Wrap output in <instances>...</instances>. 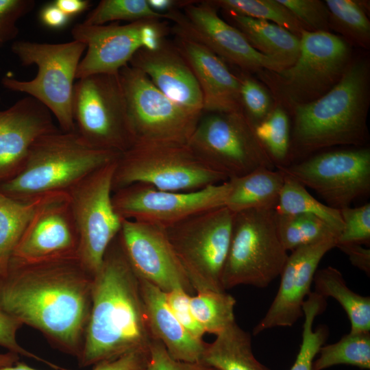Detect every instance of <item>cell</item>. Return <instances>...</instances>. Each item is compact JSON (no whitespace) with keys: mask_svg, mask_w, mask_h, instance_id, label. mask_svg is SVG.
I'll return each mask as SVG.
<instances>
[{"mask_svg":"<svg viewBox=\"0 0 370 370\" xmlns=\"http://www.w3.org/2000/svg\"><path fill=\"white\" fill-rule=\"evenodd\" d=\"M53 3L71 18L88 9L90 1L88 0H56Z\"/></svg>","mask_w":370,"mask_h":370,"instance_id":"681fc988","label":"cell"},{"mask_svg":"<svg viewBox=\"0 0 370 370\" xmlns=\"http://www.w3.org/2000/svg\"><path fill=\"white\" fill-rule=\"evenodd\" d=\"M20 356L10 352L0 353V367L11 366L19 361Z\"/></svg>","mask_w":370,"mask_h":370,"instance_id":"816d5d0a","label":"cell"},{"mask_svg":"<svg viewBox=\"0 0 370 370\" xmlns=\"http://www.w3.org/2000/svg\"><path fill=\"white\" fill-rule=\"evenodd\" d=\"M352 47L332 32L304 30L299 56L292 65L257 74L275 103L290 112L320 98L338 84L353 59Z\"/></svg>","mask_w":370,"mask_h":370,"instance_id":"5b68a950","label":"cell"},{"mask_svg":"<svg viewBox=\"0 0 370 370\" xmlns=\"http://www.w3.org/2000/svg\"><path fill=\"white\" fill-rule=\"evenodd\" d=\"M93 280L78 258L36 262L12 258L0 275V311L78 359L90 314Z\"/></svg>","mask_w":370,"mask_h":370,"instance_id":"6da1fadb","label":"cell"},{"mask_svg":"<svg viewBox=\"0 0 370 370\" xmlns=\"http://www.w3.org/2000/svg\"><path fill=\"white\" fill-rule=\"evenodd\" d=\"M153 338L139 279L118 234L94 275L90 314L78 365L82 368L93 366L132 351L149 349Z\"/></svg>","mask_w":370,"mask_h":370,"instance_id":"7a4b0ae2","label":"cell"},{"mask_svg":"<svg viewBox=\"0 0 370 370\" xmlns=\"http://www.w3.org/2000/svg\"><path fill=\"white\" fill-rule=\"evenodd\" d=\"M275 223L279 238L287 251L329 238L337 239L339 236L325 221L308 214L275 212Z\"/></svg>","mask_w":370,"mask_h":370,"instance_id":"1f68e13d","label":"cell"},{"mask_svg":"<svg viewBox=\"0 0 370 370\" xmlns=\"http://www.w3.org/2000/svg\"><path fill=\"white\" fill-rule=\"evenodd\" d=\"M167 27L160 19L140 20L126 25L77 23L73 40L86 47L76 73L79 79L95 74L118 75L140 49L153 50L166 39Z\"/></svg>","mask_w":370,"mask_h":370,"instance_id":"5bb4252c","label":"cell"},{"mask_svg":"<svg viewBox=\"0 0 370 370\" xmlns=\"http://www.w3.org/2000/svg\"><path fill=\"white\" fill-rule=\"evenodd\" d=\"M119 237L127 260L138 278L164 293L181 288L195 293L165 230L132 220H122Z\"/></svg>","mask_w":370,"mask_h":370,"instance_id":"ac0fdd59","label":"cell"},{"mask_svg":"<svg viewBox=\"0 0 370 370\" xmlns=\"http://www.w3.org/2000/svg\"><path fill=\"white\" fill-rule=\"evenodd\" d=\"M274 210L278 214L314 215L325 221L339 234L343 228L340 210L320 202L304 186L286 175Z\"/></svg>","mask_w":370,"mask_h":370,"instance_id":"4dcf8cb0","label":"cell"},{"mask_svg":"<svg viewBox=\"0 0 370 370\" xmlns=\"http://www.w3.org/2000/svg\"><path fill=\"white\" fill-rule=\"evenodd\" d=\"M236 299L225 291L204 290L191 296L192 312L205 332L218 334L234 323Z\"/></svg>","mask_w":370,"mask_h":370,"instance_id":"836d02e7","label":"cell"},{"mask_svg":"<svg viewBox=\"0 0 370 370\" xmlns=\"http://www.w3.org/2000/svg\"><path fill=\"white\" fill-rule=\"evenodd\" d=\"M336 247L345 253L350 262L356 268L364 271L367 275L370 273V249L360 244L343 243L337 244Z\"/></svg>","mask_w":370,"mask_h":370,"instance_id":"7dc6e473","label":"cell"},{"mask_svg":"<svg viewBox=\"0 0 370 370\" xmlns=\"http://www.w3.org/2000/svg\"><path fill=\"white\" fill-rule=\"evenodd\" d=\"M149 357L147 370H213L200 362H189L173 359L162 343L153 338L149 346Z\"/></svg>","mask_w":370,"mask_h":370,"instance_id":"f6af8a7d","label":"cell"},{"mask_svg":"<svg viewBox=\"0 0 370 370\" xmlns=\"http://www.w3.org/2000/svg\"><path fill=\"white\" fill-rule=\"evenodd\" d=\"M312 370H323L337 365L370 369V332H349L338 341L322 345Z\"/></svg>","mask_w":370,"mask_h":370,"instance_id":"d6a6232c","label":"cell"},{"mask_svg":"<svg viewBox=\"0 0 370 370\" xmlns=\"http://www.w3.org/2000/svg\"><path fill=\"white\" fill-rule=\"evenodd\" d=\"M145 19H165V14L154 12L147 0H101L86 16L84 23L105 25L109 22Z\"/></svg>","mask_w":370,"mask_h":370,"instance_id":"74e56055","label":"cell"},{"mask_svg":"<svg viewBox=\"0 0 370 370\" xmlns=\"http://www.w3.org/2000/svg\"><path fill=\"white\" fill-rule=\"evenodd\" d=\"M188 145L228 180L275 166L242 111L204 112Z\"/></svg>","mask_w":370,"mask_h":370,"instance_id":"8fae6325","label":"cell"},{"mask_svg":"<svg viewBox=\"0 0 370 370\" xmlns=\"http://www.w3.org/2000/svg\"><path fill=\"white\" fill-rule=\"evenodd\" d=\"M277 168L338 210L370 192V149L367 147L322 152Z\"/></svg>","mask_w":370,"mask_h":370,"instance_id":"2e32d148","label":"cell"},{"mask_svg":"<svg viewBox=\"0 0 370 370\" xmlns=\"http://www.w3.org/2000/svg\"><path fill=\"white\" fill-rule=\"evenodd\" d=\"M313 282L314 293L336 299L349 319L352 333L370 332V297L352 291L340 271L328 266L317 269Z\"/></svg>","mask_w":370,"mask_h":370,"instance_id":"83f0119b","label":"cell"},{"mask_svg":"<svg viewBox=\"0 0 370 370\" xmlns=\"http://www.w3.org/2000/svg\"><path fill=\"white\" fill-rule=\"evenodd\" d=\"M228 180L190 192H173L135 183L112 193L114 208L122 219L168 227L199 212L225 206Z\"/></svg>","mask_w":370,"mask_h":370,"instance_id":"e0dca14e","label":"cell"},{"mask_svg":"<svg viewBox=\"0 0 370 370\" xmlns=\"http://www.w3.org/2000/svg\"><path fill=\"white\" fill-rule=\"evenodd\" d=\"M72 115L75 131L92 149L121 154L134 144L119 74H95L77 79Z\"/></svg>","mask_w":370,"mask_h":370,"instance_id":"30bf717a","label":"cell"},{"mask_svg":"<svg viewBox=\"0 0 370 370\" xmlns=\"http://www.w3.org/2000/svg\"><path fill=\"white\" fill-rule=\"evenodd\" d=\"M35 5L34 0H0V43L16 36V22L31 12Z\"/></svg>","mask_w":370,"mask_h":370,"instance_id":"7bdbcfd3","label":"cell"},{"mask_svg":"<svg viewBox=\"0 0 370 370\" xmlns=\"http://www.w3.org/2000/svg\"><path fill=\"white\" fill-rule=\"evenodd\" d=\"M370 64L353 58L342 78L330 91L294 107L291 153L307 154L334 146L363 145L367 140Z\"/></svg>","mask_w":370,"mask_h":370,"instance_id":"3957f363","label":"cell"},{"mask_svg":"<svg viewBox=\"0 0 370 370\" xmlns=\"http://www.w3.org/2000/svg\"><path fill=\"white\" fill-rule=\"evenodd\" d=\"M40 23L45 27L53 29L64 28L71 20L54 3H51L44 5L39 12Z\"/></svg>","mask_w":370,"mask_h":370,"instance_id":"c3c4849f","label":"cell"},{"mask_svg":"<svg viewBox=\"0 0 370 370\" xmlns=\"http://www.w3.org/2000/svg\"><path fill=\"white\" fill-rule=\"evenodd\" d=\"M22 326L21 323L0 311V346L8 352L43 362L55 370L63 369V367L46 360L20 345L17 341L16 334Z\"/></svg>","mask_w":370,"mask_h":370,"instance_id":"ee69618b","label":"cell"},{"mask_svg":"<svg viewBox=\"0 0 370 370\" xmlns=\"http://www.w3.org/2000/svg\"><path fill=\"white\" fill-rule=\"evenodd\" d=\"M224 12L267 21L277 24L300 38L306 30L292 12L278 0H215L212 1Z\"/></svg>","mask_w":370,"mask_h":370,"instance_id":"d590c367","label":"cell"},{"mask_svg":"<svg viewBox=\"0 0 370 370\" xmlns=\"http://www.w3.org/2000/svg\"><path fill=\"white\" fill-rule=\"evenodd\" d=\"M255 134L275 166H283L291 156V136L287 110L275 103L269 115L254 127Z\"/></svg>","mask_w":370,"mask_h":370,"instance_id":"e575fe53","label":"cell"},{"mask_svg":"<svg viewBox=\"0 0 370 370\" xmlns=\"http://www.w3.org/2000/svg\"><path fill=\"white\" fill-rule=\"evenodd\" d=\"M285 175L279 169L260 167L229 179L231 189L225 206L233 212L251 209H275Z\"/></svg>","mask_w":370,"mask_h":370,"instance_id":"484cf974","label":"cell"},{"mask_svg":"<svg viewBox=\"0 0 370 370\" xmlns=\"http://www.w3.org/2000/svg\"><path fill=\"white\" fill-rule=\"evenodd\" d=\"M199 362L217 370H271L255 358L250 334L236 321L207 343Z\"/></svg>","mask_w":370,"mask_h":370,"instance_id":"4316f807","label":"cell"},{"mask_svg":"<svg viewBox=\"0 0 370 370\" xmlns=\"http://www.w3.org/2000/svg\"><path fill=\"white\" fill-rule=\"evenodd\" d=\"M343 228L337 244H369L370 242V204L359 207L350 206L340 210ZM336 244V245H337Z\"/></svg>","mask_w":370,"mask_h":370,"instance_id":"ab89813d","label":"cell"},{"mask_svg":"<svg viewBox=\"0 0 370 370\" xmlns=\"http://www.w3.org/2000/svg\"><path fill=\"white\" fill-rule=\"evenodd\" d=\"M149 349L126 353L116 358L100 362L92 370H147Z\"/></svg>","mask_w":370,"mask_h":370,"instance_id":"bcb514c9","label":"cell"},{"mask_svg":"<svg viewBox=\"0 0 370 370\" xmlns=\"http://www.w3.org/2000/svg\"><path fill=\"white\" fill-rule=\"evenodd\" d=\"M228 180L188 144L134 145L119 155L112 193L135 183L173 192H190Z\"/></svg>","mask_w":370,"mask_h":370,"instance_id":"8992f818","label":"cell"},{"mask_svg":"<svg viewBox=\"0 0 370 370\" xmlns=\"http://www.w3.org/2000/svg\"><path fill=\"white\" fill-rule=\"evenodd\" d=\"M326 305V299L314 292H312L304 302L301 343L290 370H312L314 359L329 335L325 325L313 328L315 318L325 310Z\"/></svg>","mask_w":370,"mask_h":370,"instance_id":"8d00e7d4","label":"cell"},{"mask_svg":"<svg viewBox=\"0 0 370 370\" xmlns=\"http://www.w3.org/2000/svg\"><path fill=\"white\" fill-rule=\"evenodd\" d=\"M213 370H217V369H213Z\"/></svg>","mask_w":370,"mask_h":370,"instance_id":"db71d44e","label":"cell"},{"mask_svg":"<svg viewBox=\"0 0 370 370\" xmlns=\"http://www.w3.org/2000/svg\"><path fill=\"white\" fill-rule=\"evenodd\" d=\"M227 22L238 29L251 46L278 63L282 69L292 65L300 50V38L273 23L225 12Z\"/></svg>","mask_w":370,"mask_h":370,"instance_id":"d4e9b609","label":"cell"},{"mask_svg":"<svg viewBox=\"0 0 370 370\" xmlns=\"http://www.w3.org/2000/svg\"><path fill=\"white\" fill-rule=\"evenodd\" d=\"M288 256L278 234L273 209L236 212L222 273L223 288H265L280 275Z\"/></svg>","mask_w":370,"mask_h":370,"instance_id":"ba28073f","label":"cell"},{"mask_svg":"<svg viewBox=\"0 0 370 370\" xmlns=\"http://www.w3.org/2000/svg\"><path fill=\"white\" fill-rule=\"evenodd\" d=\"M236 75L241 110L254 127L269 115L275 101L268 89L249 73L241 71Z\"/></svg>","mask_w":370,"mask_h":370,"instance_id":"f35d334b","label":"cell"},{"mask_svg":"<svg viewBox=\"0 0 370 370\" xmlns=\"http://www.w3.org/2000/svg\"><path fill=\"white\" fill-rule=\"evenodd\" d=\"M330 12V31L338 32L351 46L370 47V21L367 5L354 0L324 1Z\"/></svg>","mask_w":370,"mask_h":370,"instance_id":"f546056e","label":"cell"},{"mask_svg":"<svg viewBox=\"0 0 370 370\" xmlns=\"http://www.w3.org/2000/svg\"><path fill=\"white\" fill-rule=\"evenodd\" d=\"M175 45L197 79L203 96L204 112L242 111L238 77L221 58L184 37L177 36Z\"/></svg>","mask_w":370,"mask_h":370,"instance_id":"603a6c76","label":"cell"},{"mask_svg":"<svg viewBox=\"0 0 370 370\" xmlns=\"http://www.w3.org/2000/svg\"><path fill=\"white\" fill-rule=\"evenodd\" d=\"M58 129L49 110L30 96L0 110V183L20 172L40 136Z\"/></svg>","mask_w":370,"mask_h":370,"instance_id":"44dd1931","label":"cell"},{"mask_svg":"<svg viewBox=\"0 0 370 370\" xmlns=\"http://www.w3.org/2000/svg\"><path fill=\"white\" fill-rule=\"evenodd\" d=\"M79 247L68 193H55L48 197L29 221L12 258L36 262L78 258Z\"/></svg>","mask_w":370,"mask_h":370,"instance_id":"d6986e66","label":"cell"},{"mask_svg":"<svg viewBox=\"0 0 370 370\" xmlns=\"http://www.w3.org/2000/svg\"><path fill=\"white\" fill-rule=\"evenodd\" d=\"M217 10L212 1H185L180 8L164 14L165 19L173 23L176 36L204 45L241 71L258 73L283 69L254 49L238 29L219 16Z\"/></svg>","mask_w":370,"mask_h":370,"instance_id":"9a60e30c","label":"cell"},{"mask_svg":"<svg viewBox=\"0 0 370 370\" xmlns=\"http://www.w3.org/2000/svg\"><path fill=\"white\" fill-rule=\"evenodd\" d=\"M336 244V238H329L291 251L280 274L276 295L264 316L254 328V335L274 328L291 327L304 317L303 304L312 293L318 266Z\"/></svg>","mask_w":370,"mask_h":370,"instance_id":"ffe728a7","label":"cell"},{"mask_svg":"<svg viewBox=\"0 0 370 370\" xmlns=\"http://www.w3.org/2000/svg\"><path fill=\"white\" fill-rule=\"evenodd\" d=\"M184 2L175 0H147L149 7L154 12L163 14L180 8Z\"/></svg>","mask_w":370,"mask_h":370,"instance_id":"f907efd6","label":"cell"},{"mask_svg":"<svg viewBox=\"0 0 370 370\" xmlns=\"http://www.w3.org/2000/svg\"><path fill=\"white\" fill-rule=\"evenodd\" d=\"M49 195L23 201L0 191V275L6 271L29 221Z\"/></svg>","mask_w":370,"mask_h":370,"instance_id":"f1b7e54d","label":"cell"},{"mask_svg":"<svg viewBox=\"0 0 370 370\" xmlns=\"http://www.w3.org/2000/svg\"><path fill=\"white\" fill-rule=\"evenodd\" d=\"M146 75L153 85L173 102L202 115L203 96L188 64L166 39L156 49H140L129 64Z\"/></svg>","mask_w":370,"mask_h":370,"instance_id":"7402d4cb","label":"cell"},{"mask_svg":"<svg viewBox=\"0 0 370 370\" xmlns=\"http://www.w3.org/2000/svg\"><path fill=\"white\" fill-rule=\"evenodd\" d=\"M278 1L292 12L307 31L331 32L330 12L324 1Z\"/></svg>","mask_w":370,"mask_h":370,"instance_id":"60d3db41","label":"cell"},{"mask_svg":"<svg viewBox=\"0 0 370 370\" xmlns=\"http://www.w3.org/2000/svg\"><path fill=\"white\" fill-rule=\"evenodd\" d=\"M119 77L134 145L188 144L200 115L171 101L148 77L127 64Z\"/></svg>","mask_w":370,"mask_h":370,"instance_id":"7c38bea8","label":"cell"},{"mask_svg":"<svg viewBox=\"0 0 370 370\" xmlns=\"http://www.w3.org/2000/svg\"><path fill=\"white\" fill-rule=\"evenodd\" d=\"M139 279L147 325L152 336L160 341L175 360L199 362L207 345L191 335L171 310L165 293Z\"/></svg>","mask_w":370,"mask_h":370,"instance_id":"cb8c5ba5","label":"cell"},{"mask_svg":"<svg viewBox=\"0 0 370 370\" xmlns=\"http://www.w3.org/2000/svg\"><path fill=\"white\" fill-rule=\"evenodd\" d=\"M116 161L97 169L67 192L79 239L78 258L94 275L122 225L112 199Z\"/></svg>","mask_w":370,"mask_h":370,"instance_id":"4fadbf2b","label":"cell"},{"mask_svg":"<svg viewBox=\"0 0 370 370\" xmlns=\"http://www.w3.org/2000/svg\"><path fill=\"white\" fill-rule=\"evenodd\" d=\"M119 155L92 149L75 131L66 132L59 128L35 141L22 169L14 177L0 183V191L23 201L67 193Z\"/></svg>","mask_w":370,"mask_h":370,"instance_id":"277c9868","label":"cell"},{"mask_svg":"<svg viewBox=\"0 0 370 370\" xmlns=\"http://www.w3.org/2000/svg\"><path fill=\"white\" fill-rule=\"evenodd\" d=\"M86 45L76 40L50 44L21 40L12 45V52L24 66L35 64L38 73L29 81L10 77L2 79L3 86L27 94L46 106L63 132L75 131L72 115L74 80Z\"/></svg>","mask_w":370,"mask_h":370,"instance_id":"52a82bcc","label":"cell"},{"mask_svg":"<svg viewBox=\"0 0 370 370\" xmlns=\"http://www.w3.org/2000/svg\"><path fill=\"white\" fill-rule=\"evenodd\" d=\"M234 212L222 206L164 228L195 291H225L221 283Z\"/></svg>","mask_w":370,"mask_h":370,"instance_id":"9c48e42d","label":"cell"},{"mask_svg":"<svg viewBox=\"0 0 370 370\" xmlns=\"http://www.w3.org/2000/svg\"><path fill=\"white\" fill-rule=\"evenodd\" d=\"M167 304L184 328L194 337L202 339L206 333L195 318L190 306L191 295L181 288L165 293Z\"/></svg>","mask_w":370,"mask_h":370,"instance_id":"b9f144b4","label":"cell"},{"mask_svg":"<svg viewBox=\"0 0 370 370\" xmlns=\"http://www.w3.org/2000/svg\"><path fill=\"white\" fill-rule=\"evenodd\" d=\"M0 370H38V369H34L29 367V365H27V364L18 361L13 365L4 367H0ZM63 370H69V369H64Z\"/></svg>","mask_w":370,"mask_h":370,"instance_id":"f5cc1de1","label":"cell"}]
</instances>
